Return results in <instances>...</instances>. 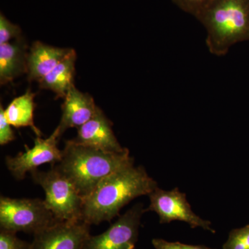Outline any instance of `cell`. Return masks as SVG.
Wrapping results in <instances>:
<instances>
[{"label": "cell", "mask_w": 249, "mask_h": 249, "mask_svg": "<svg viewBox=\"0 0 249 249\" xmlns=\"http://www.w3.org/2000/svg\"><path fill=\"white\" fill-rule=\"evenodd\" d=\"M207 32L206 43L216 56L249 39V0H213L196 17Z\"/></svg>", "instance_id": "3957f363"}, {"label": "cell", "mask_w": 249, "mask_h": 249, "mask_svg": "<svg viewBox=\"0 0 249 249\" xmlns=\"http://www.w3.org/2000/svg\"><path fill=\"white\" fill-rule=\"evenodd\" d=\"M90 227L83 221H58L34 235L31 249H83Z\"/></svg>", "instance_id": "9c48e42d"}, {"label": "cell", "mask_w": 249, "mask_h": 249, "mask_svg": "<svg viewBox=\"0 0 249 249\" xmlns=\"http://www.w3.org/2000/svg\"><path fill=\"white\" fill-rule=\"evenodd\" d=\"M142 203L121 215L106 231L88 237L83 249H137L139 227L145 212Z\"/></svg>", "instance_id": "52a82bcc"}, {"label": "cell", "mask_w": 249, "mask_h": 249, "mask_svg": "<svg viewBox=\"0 0 249 249\" xmlns=\"http://www.w3.org/2000/svg\"><path fill=\"white\" fill-rule=\"evenodd\" d=\"M72 50L46 45L40 41L34 42L28 52V80L40 83Z\"/></svg>", "instance_id": "7c38bea8"}, {"label": "cell", "mask_w": 249, "mask_h": 249, "mask_svg": "<svg viewBox=\"0 0 249 249\" xmlns=\"http://www.w3.org/2000/svg\"><path fill=\"white\" fill-rule=\"evenodd\" d=\"M134 162L124 165L103 179L84 199L83 221L89 225L111 222L135 198L149 196L158 183L143 167Z\"/></svg>", "instance_id": "6da1fadb"}, {"label": "cell", "mask_w": 249, "mask_h": 249, "mask_svg": "<svg viewBox=\"0 0 249 249\" xmlns=\"http://www.w3.org/2000/svg\"><path fill=\"white\" fill-rule=\"evenodd\" d=\"M152 243L155 249H213L204 245H186L181 242H168L160 238L153 239Z\"/></svg>", "instance_id": "44dd1931"}, {"label": "cell", "mask_w": 249, "mask_h": 249, "mask_svg": "<svg viewBox=\"0 0 249 249\" xmlns=\"http://www.w3.org/2000/svg\"><path fill=\"white\" fill-rule=\"evenodd\" d=\"M150 204L145 211L155 212L160 217V224H168L173 221H181L189 224L191 228L200 227L214 233L211 222L195 213L187 200L186 195L178 188L172 191H164L157 188L149 195Z\"/></svg>", "instance_id": "8992f818"}, {"label": "cell", "mask_w": 249, "mask_h": 249, "mask_svg": "<svg viewBox=\"0 0 249 249\" xmlns=\"http://www.w3.org/2000/svg\"><path fill=\"white\" fill-rule=\"evenodd\" d=\"M132 162L127 148L122 152H109L68 140L61 160L52 168L70 180L85 199L106 177Z\"/></svg>", "instance_id": "7a4b0ae2"}, {"label": "cell", "mask_w": 249, "mask_h": 249, "mask_svg": "<svg viewBox=\"0 0 249 249\" xmlns=\"http://www.w3.org/2000/svg\"><path fill=\"white\" fill-rule=\"evenodd\" d=\"M222 249H249V224L232 230Z\"/></svg>", "instance_id": "2e32d148"}, {"label": "cell", "mask_w": 249, "mask_h": 249, "mask_svg": "<svg viewBox=\"0 0 249 249\" xmlns=\"http://www.w3.org/2000/svg\"><path fill=\"white\" fill-rule=\"evenodd\" d=\"M35 93L28 90L24 94L15 98L6 109L5 116L11 125L19 127H29L37 137H42L40 129L34 124V114L36 105L34 103Z\"/></svg>", "instance_id": "9a60e30c"}, {"label": "cell", "mask_w": 249, "mask_h": 249, "mask_svg": "<svg viewBox=\"0 0 249 249\" xmlns=\"http://www.w3.org/2000/svg\"><path fill=\"white\" fill-rule=\"evenodd\" d=\"M12 125L8 122L4 109L0 106V145H5L16 139Z\"/></svg>", "instance_id": "ffe728a7"}, {"label": "cell", "mask_w": 249, "mask_h": 249, "mask_svg": "<svg viewBox=\"0 0 249 249\" xmlns=\"http://www.w3.org/2000/svg\"><path fill=\"white\" fill-rule=\"evenodd\" d=\"M31 175L45 191L44 201L57 219L83 221L84 199L70 180L53 168L48 171L34 170Z\"/></svg>", "instance_id": "277c9868"}, {"label": "cell", "mask_w": 249, "mask_h": 249, "mask_svg": "<svg viewBox=\"0 0 249 249\" xmlns=\"http://www.w3.org/2000/svg\"><path fill=\"white\" fill-rule=\"evenodd\" d=\"M31 243L20 240L16 232L1 229L0 249H31Z\"/></svg>", "instance_id": "ac0fdd59"}, {"label": "cell", "mask_w": 249, "mask_h": 249, "mask_svg": "<svg viewBox=\"0 0 249 249\" xmlns=\"http://www.w3.org/2000/svg\"><path fill=\"white\" fill-rule=\"evenodd\" d=\"M58 221L40 199L0 197L1 229L35 235Z\"/></svg>", "instance_id": "5b68a950"}, {"label": "cell", "mask_w": 249, "mask_h": 249, "mask_svg": "<svg viewBox=\"0 0 249 249\" xmlns=\"http://www.w3.org/2000/svg\"><path fill=\"white\" fill-rule=\"evenodd\" d=\"M185 12L196 16L213 0H173Z\"/></svg>", "instance_id": "d6986e66"}, {"label": "cell", "mask_w": 249, "mask_h": 249, "mask_svg": "<svg viewBox=\"0 0 249 249\" xmlns=\"http://www.w3.org/2000/svg\"><path fill=\"white\" fill-rule=\"evenodd\" d=\"M28 52L22 37L0 45V84H8L27 73Z\"/></svg>", "instance_id": "4fadbf2b"}, {"label": "cell", "mask_w": 249, "mask_h": 249, "mask_svg": "<svg viewBox=\"0 0 249 249\" xmlns=\"http://www.w3.org/2000/svg\"><path fill=\"white\" fill-rule=\"evenodd\" d=\"M72 142L109 152H122L121 146L112 129V123L98 107L94 116L77 128V135Z\"/></svg>", "instance_id": "30bf717a"}, {"label": "cell", "mask_w": 249, "mask_h": 249, "mask_svg": "<svg viewBox=\"0 0 249 249\" xmlns=\"http://www.w3.org/2000/svg\"><path fill=\"white\" fill-rule=\"evenodd\" d=\"M61 137L56 128L48 138L37 137L34 140V147L29 148L25 145V152H19L16 157H6L8 169L15 178L22 180L27 173L37 170L42 164L50 163L53 166L62 159V150L58 147Z\"/></svg>", "instance_id": "ba28073f"}, {"label": "cell", "mask_w": 249, "mask_h": 249, "mask_svg": "<svg viewBox=\"0 0 249 249\" xmlns=\"http://www.w3.org/2000/svg\"><path fill=\"white\" fill-rule=\"evenodd\" d=\"M76 58V51L73 49L66 58L41 80L39 83L40 89L53 91L57 98H65L74 85Z\"/></svg>", "instance_id": "5bb4252c"}, {"label": "cell", "mask_w": 249, "mask_h": 249, "mask_svg": "<svg viewBox=\"0 0 249 249\" xmlns=\"http://www.w3.org/2000/svg\"><path fill=\"white\" fill-rule=\"evenodd\" d=\"M98 106L91 95L82 92L75 86L64 98L62 106V117L56 129L60 135H63L69 128H78L89 121L96 114Z\"/></svg>", "instance_id": "8fae6325"}, {"label": "cell", "mask_w": 249, "mask_h": 249, "mask_svg": "<svg viewBox=\"0 0 249 249\" xmlns=\"http://www.w3.org/2000/svg\"><path fill=\"white\" fill-rule=\"evenodd\" d=\"M22 31L19 26L14 24L6 18L2 13L0 14V45L22 37Z\"/></svg>", "instance_id": "e0dca14e"}]
</instances>
